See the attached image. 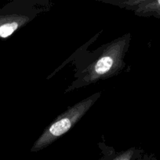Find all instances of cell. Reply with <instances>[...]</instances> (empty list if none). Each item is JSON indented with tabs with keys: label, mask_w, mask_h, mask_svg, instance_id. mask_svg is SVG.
Instances as JSON below:
<instances>
[{
	"label": "cell",
	"mask_w": 160,
	"mask_h": 160,
	"mask_svg": "<svg viewBox=\"0 0 160 160\" xmlns=\"http://www.w3.org/2000/svg\"><path fill=\"white\" fill-rule=\"evenodd\" d=\"M100 93H96L69 108L64 113L56 117L44 131L31 148V152H39L51 145L53 142L68 132L94 104Z\"/></svg>",
	"instance_id": "obj_2"
},
{
	"label": "cell",
	"mask_w": 160,
	"mask_h": 160,
	"mask_svg": "<svg viewBox=\"0 0 160 160\" xmlns=\"http://www.w3.org/2000/svg\"><path fill=\"white\" fill-rule=\"evenodd\" d=\"M133 154H134L133 149H128L126 151L122 152L116 155L115 156H114L109 160H132L133 157Z\"/></svg>",
	"instance_id": "obj_5"
},
{
	"label": "cell",
	"mask_w": 160,
	"mask_h": 160,
	"mask_svg": "<svg viewBox=\"0 0 160 160\" xmlns=\"http://www.w3.org/2000/svg\"><path fill=\"white\" fill-rule=\"evenodd\" d=\"M126 6L136 7L135 12L140 16H154L160 18V0H141L127 1L124 2Z\"/></svg>",
	"instance_id": "obj_4"
},
{
	"label": "cell",
	"mask_w": 160,
	"mask_h": 160,
	"mask_svg": "<svg viewBox=\"0 0 160 160\" xmlns=\"http://www.w3.org/2000/svg\"><path fill=\"white\" fill-rule=\"evenodd\" d=\"M30 18L24 14L0 11V39L10 37L15 31L28 23Z\"/></svg>",
	"instance_id": "obj_3"
},
{
	"label": "cell",
	"mask_w": 160,
	"mask_h": 160,
	"mask_svg": "<svg viewBox=\"0 0 160 160\" xmlns=\"http://www.w3.org/2000/svg\"><path fill=\"white\" fill-rule=\"evenodd\" d=\"M130 40V35L126 34L110 43L103 53L83 72V84L96 82L117 73L123 66V57Z\"/></svg>",
	"instance_id": "obj_1"
}]
</instances>
